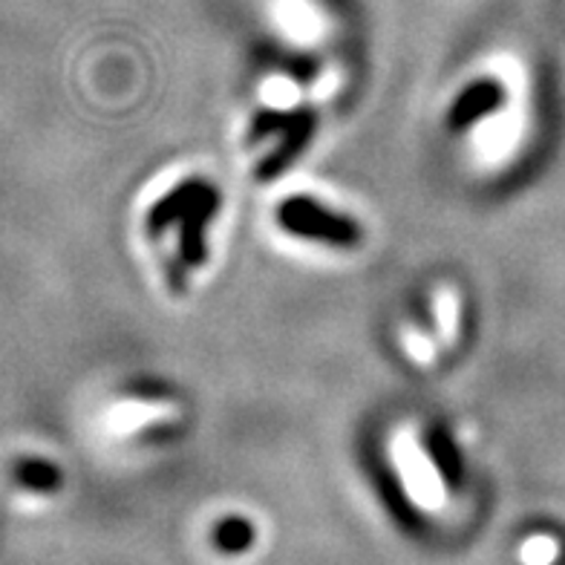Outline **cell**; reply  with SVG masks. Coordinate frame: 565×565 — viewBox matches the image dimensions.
I'll list each match as a JSON object with an SVG mask.
<instances>
[{
  "label": "cell",
  "instance_id": "cell-1",
  "mask_svg": "<svg viewBox=\"0 0 565 565\" xmlns=\"http://www.w3.org/2000/svg\"><path fill=\"white\" fill-rule=\"evenodd\" d=\"M277 216H280L282 228H289L291 234H300V237L323 239V243L343 248L355 246L358 239H361V231H358L352 220L323 209V205L312 202L309 196H289L280 205Z\"/></svg>",
  "mask_w": 565,
  "mask_h": 565
},
{
  "label": "cell",
  "instance_id": "cell-2",
  "mask_svg": "<svg viewBox=\"0 0 565 565\" xmlns=\"http://www.w3.org/2000/svg\"><path fill=\"white\" fill-rule=\"evenodd\" d=\"M499 102H502V87H499L497 82H473L454 102V110H450V127L459 130V127L477 121L479 116H488L491 110H497Z\"/></svg>",
  "mask_w": 565,
  "mask_h": 565
},
{
  "label": "cell",
  "instance_id": "cell-3",
  "mask_svg": "<svg viewBox=\"0 0 565 565\" xmlns=\"http://www.w3.org/2000/svg\"><path fill=\"white\" fill-rule=\"evenodd\" d=\"M254 536H257V531H254L252 522L243 520V516H225L214 529V545L223 554H246L254 545Z\"/></svg>",
  "mask_w": 565,
  "mask_h": 565
},
{
  "label": "cell",
  "instance_id": "cell-4",
  "mask_svg": "<svg viewBox=\"0 0 565 565\" xmlns=\"http://www.w3.org/2000/svg\"><path fill=\"white\" fill-rule=\"evenodd\" d=\"M15 477L18 482L26 484V488H32V491H55L61 484V473L55 465H50V461H41V459H30V461H21L15 468Z\"/></svg>",
  "mask_w": 565,
  "mask_h": 565
}]
</instances>
